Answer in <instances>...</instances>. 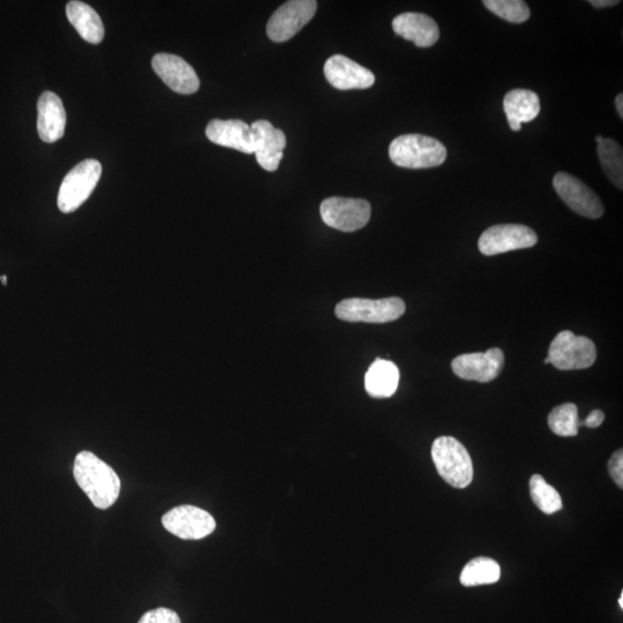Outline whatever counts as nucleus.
I'll return each instance as SVG.
<instances>
[{"mask_svg": "<svg viewBox=\"0 0 623 623\" xmlns=\"http://www.w3.org/2000/svg\"><path fill=\"white\" fill-rule=\"evenodd\" d=\"M73 475L93 505L108 509L119 497L120 479L116 471L95 454L81 452L75 457Z\"/></svg>", "mask_w": 623, "mask_h": 623, "instance_id": "1", "label": "nucleus"}, {"mask_svg": "<svg viewBox=\"0 0 623 623\" xmlns=\"http://www.w3.org/2000/svg\"><path fill=\"white\" fill-rule=\"evenodd\" d=\"M389 157L397 167L429 169L444 164L447 149L439 140L427 135L404 134L390 144Z\"/></svg>", "mask_w": 623, "mask_h": 623, "instance_id": "2", "label": "nucleus"}, {"mask_svg": "<svg viewBox=\"0 0 623 623\" xmlns=\"http://www.w3.org/2000/svg\"><path fill=\"white\" fill-rule=\"evenodd\" d=\"M432 460L440 477L455 489H465L474 480L471 456L453 437H440L433 442Z\"/></svg>", "mask_w": 623, "mask_h": 623, "instance_id": "3", "label": "nucleus"}, {"mask_svg": "<svg viewBox=\"0 0 623 623\" xmlns=\"http://www.w3.org/2000/svg\"><path fill=\"white\" fill-rule=\"evenodd\" d=\"M405 312V303L399 297L384 299L350 298L336 306V317L348 322L366 324H387L400 319Z\"/></svg>", "mask_w": 623, "mask_h": 623, "instance_id": "4", "label": "nucleus"}, {"mask_svg": "<svg viewBox=\"0 0 623 623\" xmlns=\"http://www.w3.org/2000/svg\"><path fill=\"white\" fill-rule=\"evenodd\" d=\"M102 175V165L96 160H86L75 165L66 175L58 193V208L64 214L79 209L93 193Z\"/></svg>", "mask_w": 623, "mask_h": 623, "instance_id": "5", "label": "nucleus"}, {"mask_svg": "<svg viewBox=\"0 0 623 623\" xmlns=\"http://www.w3.org/2000/svg\"><path fill=\"white\" fill-rule=\"evenodd\" d=\"M547 358L561 371L584 370L595 364L597 349L588 337L565 330L555 336Z\"/></svg>", "mask_w": 623, "mask_h": 623, "instance_id": "6", "label": "nucleus"}, {"mask_svg": "<svg viewBox=\"0 0 623 623\" xmlns=\"http://www.w3.org/2000/svg\"><path fill=\"white\" fill-rule=\"evenodd\" d=\"M320 214L328 227L354 232L370 222L372 208L370 202L363 199L333 197L322 202Z\"/></svg>", "mask_w": 623, "mask_h": 623, "instance_id": "7", "label": "nucleus"}, {"mask_svg": "<svg viewBox=\"0 0 623 623\" xmlns=\"http://www.w3.org/2000/svg\"><path fill=\"white\" fill-rule=\"evenodd\" d=\"M537 243L536 232L527 225L499 224L483 232L479 238L478 249L486 257H492V255L530 249Z\"/></svg>", "mask_w": 623, "mask_h": 623, "instance_id": "8", "label": "nucleus"}, {"mask_svg": "<svg viewBox=\"0 0 623 623\" xmlns=\"http://www.w3.org/2000/svg\"><path fill=\"white\" fill-rule=\"evenodd\" d=\"M318 3L315 0H291L277 10L267 25L270 40L282 43L292 39L313 19Z\"/></svg>", "mask_w": 623, "mask_h": 623, "instance_id": "9", "label": "nucleus"}, {"mask_svg": "<svg viewBox=\"0 0 623 623\" xmlns=\"http://www.w3.org/2000/svg\"><path fill=\"white\" fill-rule=\"evenodd\" d=\"M162 524L171 535L184 540H199L212 535L216 529L214 517L194 506H179L162 517Z\"/></svg>", "mask_w": 623, "mask_h": 623, "instance_id": "10", "label": "nucleus"}, {"mask_svg": "<svg viewBox=\"0 0 623 623\" xmlns=\"http://www.w3.org/2000/svg\"><path fill=\"white\" fill-rule=\"evenodd\" d=\"M553 186L561 200L575 213L594 220L604 215L602 200L582 180L567 172H558L553 178Z\"/></svg>", "mask_w": 623, "mask_h": 623, "instance_id": "11", "label": "nucleus"}, {"mask_svg": "<svg viewBox=\"0 0 623 623\" xmlns=\"http://www.w3.org/2000/svg\"><path fill=\"white\" fill-rule=\"evenodd\" d=\"M505 355L499 348L456 357L452 369L457 377L486 384L497 379L504 369Z\"/></svg>", "mask_w": 623, "mask_h": 623, "instance_id": "12", "label": "nucleus"}, {"mask_svg": "<svg viewBox=\"0 0 623 623\" xmlns=\"http://www.w3.org/2000/svg\"><path fill=\"white\" fill-rule=\"evenodd\" d=\"M155 73L164 84L183 95L197 93L200 87L198 74L183 58L171 54H157L152 60Z\"/></svg>", "mask_w": 623, "mask_h": 623, "instance_id": "13", "label": "nucleus"}, {"mask_svg": "<svg viewBox=\"0 0 623 623\" xmlns=\"http://www.w3.org/2000/svg\"><path fill=\"white\" fill-rule=\"evenodd\" d=\"M255 157L262 169L276 171L283 159V150L287 147V138L283 131L275 129L268 120H257L251 125Z\"/></svg>", "mask_w": 623, "mask_h": 623, "instance_id": "14", "label": "nucleus"}, {"mask_svg": "<svg viewBox=\"0 0 623 623\" xmlns=\"http://www.w3.org/2000/svg\"><path fill=\"white\" fill-rule=\"evenodd\" d=\"M330 85L340 90L367 89L374 85V74L348 57H330L324 67Z\"/></svg>", "mask_w": 623, "mask_h": 623, "instance_id": "15", "label": "nucleus"}, {"mask_svg": "<svg viewBox=\"0 0 623 623\" xmlns=\"http://www.w3.org/2000/svg\"><path fill=\"white\" fill-rule=\"evenodd\" d=\"M207 138L215 145L232 148L244 154H254L251 126L243 120L214 119L207 125Z\"/></svg>", "mask_w": 623, "mask_h": 623, "instance_id": "16", "label": "nucleus"}, {"mask_svg": "<svg viewBox=\"0 0 623 623\" xmlns=\"http://www.w3.org/2000/svg\"><path fill=\"white\" fill-rule=\"evenodd\" d=\"M66 127V111L63 101L52 92H44L37 102V132L47 144L64 137Z\"/></svg>", "mask_w": 623, "mask_h": 623, "instance_id": "17", "label": "nucleus"}, {"mask_svg": "<svg viewBox=\"0 0 623 623\" xmlns=\"http://www.w3.org/2000/svg\"><path fill=\"white\" fill-rule=\"evenodd\" d=\"M393 29L403 39L414 42L419 48H430L440 39V29L429 15L402 13L393 20Z\"/></svg>", "mask_w": 623, "mask_h": 623, "instance_id": "18", "label": "nucleus"}, {"mask_svg": "<svg viewBox=\"0 0 623 623\" xmlns=\"http://www.w3.org/2000/svg\"><path fill=\"white\" fill-rule=\"evenodd\" d=\"M504 110L513 131H520L523 123L532 122L540 112L539 97L528 89H514L506 95Z\"/></svg>", "mask_w": 623, "mask_h": 623, "instance_id": "19", "label": "nucleus"}, {"mask_svg": "<svg viewBox=\"0 0 623 623\" xmlns=\"http://www.w3.org/2000/svg\"><path fill=\"white\" fill-rule=\"evenodd\" d=\"M400 370L393 362L377 359L365 375V389L374 399H387L399 388Z\"/></svg>", "mask_w": 623, "mask_h": 623, "instance_id": "20", "label": "nucleus"}, {"mask_svg": "<svg viewBox=\"0 0 623 623\" xmlns=\"http://www.w3.org/2000/svg\"><path fill=\"white\" fill-rule=\"evenodd\" d=\"M66 15L82 39L92 44H100L103 41L105 33L103 22L92 6L73 0L66 6Z\"/></svg>", "mask_w": 623, "mask_h": 623, "instance_id": "21", "label": "nucleus"}, {"mask_svg": "<svg viewBox=\"0 0 623 623\" xmlns=\"http://www.w3.org/2000/svg\"><path fill=\"white\" fill-rule=\"evenodd\" d=\"M501 568L497 561L480 557L468 562L460 577L464 587H479V585L494 584L500 580Z\"/></svg>", "mask_w": 623, "mask_h": 623, "instance_id": "22", "label": "nucleus"}, {"mask_svg": "<svg viewBox=\"0 0 623 623\" xmlns=\"http://www.w3.org/2000/svg\"><path fill=\"white\" fill-rule=\"evenodd\" d=\"M600 164L607 178L618 187L623 189V150L617 141L604 138L597 148Z\"/></svg>", "mask_w": 623, "mask_h": 623, "instance_id": "23", "label": "nucleus"}, {"mask_svg": "<svg viewBox=\"0 0 623 623\" xmlns=\"http://www.w3.org/2000/svg\"><path fill=\"white\" fill-rule=\"evenodd\" d=\"M549 426L559 437H576L581 427L579 409L573 403H565L554 408L549 415Z\"/></svg>", "mask_w": 623, "mask_h": 623, "instance_id": "24", "label": "nucleus"}, {"mask_svg": "<svg viewBox=\"0 0 623 623\" xmlns=\"http://www.w3.org/2000/svg\"><path fill=\"white\" fill-rule=\"evenodd\" d=\"M530 494L535 505L546 515L555 514L562 509L559 492L540 475L531 477Z\"/></svg>", "mask_w": 623, "mask_h": 623, "instance_id": "25", "label": "nucleus"}, {"mask_svg": "<svg viewBox=\"0 0 623 623\" xmlns=\"http://www.w3.org/2000/svg\"><path fill=\"white\" fill-rule=\"evenodd\" d=\"M483 4L499 18L512 24H523L530 18L529 6L522 0H484Z\"/></svg>", "mask_w": 623, "mask_h": 623, "instance_id": "26", "label": "nucleus"}, {"mask_svg": "<svg viewBox=\"0 0 623 623\" xmlns=\"http://www.w3.org/2000/svg\"><path fill=\"white\" fill-rule=\"evenodd\" d=\"M138 623H182L179 615L170 609L160 607V609L152 610L144 615Z\"/></svg>", "mask_w": 623, "mask_h": 623, "instance_id": "27", "label": "nucleus"}, {"mask_svg": "<svg viewBox=\"0 0 623 623\" xmlns=\"http://www.w3.org/2000/svg\"><path fill=\"white\" fill-rule=\"evenodd\" d=\"M610 475L614 482L622 489L623 487V452L622 449L617 450L609 461Z\"/></svg>", "mask_w": 623, "mask_h": 623, "instance_id": "28", "label": "nucleus"}, {"mask_svg": "<svg viewBox=\"0 0 623 623\" xmlns=\"http://www.w3.org/2000/svg\"><path fill=\"white\" fill-rule=\"evenodd\" d=\"M604 419L605 415L603 411L594 410L587 418L581 420V426L589 427V429H597V427L603 424Z\"/></svg>", "mask_w": 623, "mask_h": 623, "instance_id": "29", "label": "nucleus"}, {"mask_svg": "<svg viewBox=\"0 0 623 623\" xmlns=\"http://www.w3.org/2000/svg\"><path fill=\"white\" fill-rule=\"evenodd\" d=\"M589 3L596 9H606V7L618 5L620 2L619 0H590Z\"/></svg>", "mask_w": 623, "mask_h": 623, "instance_id": "30", "label": "nucleus"}, {"mask_svg": "<svg viewBox=\"0 0 623 623\" xmlns=\"http://www.w3.org/2000/svg\"><path fill=\"white\" fill-rule=\"evenodd\" d=\"M615 107H617V111L620 116V119H623V95L622 94L618 95L617 99H615Z\"/></svg>", "mask_w": 623, "mask_h": 623, "instance_id": "31", "label": "nucleus"}, {"mask_svg": "<svg viewBox=\"0 0 623 623\" xmlns=\"http://www.w3.org/2000/svg\"><path fill=\"white\" fill-rule=\"evenodd\" d=\"M619 605H620L621 609H623V592H621V596H620V599H619Z\"/></svg>", "mask_w": 623, "mask_h": 623, "instance_id": "32", "label": "nucleus"}, {"mask_svg": "<svg viewBox=\"0 0 623 623\" xmlns=\"http://www.w3.org/2000/svg\"><path fill=\"white\" fill-rule=\"evenodd\" d=\"M603 139L604 138L602 137V135H598V137L596 138L597 144H600V142H602Z\"/></svg>", "mask_w": 623, "mask_h": 623, "instance_id": "33", "label": "nucleus"}, {"mask_svg": "<svg viewBox=\"0 0 623 623\" xmlns=\"http://www.w3.org/2000/svg\"><path fill=\"white\" fill-rule=\"evenodd\" d=\"M0 280H2L3 284L6 285L7 283V277L6 276H2L0 277Z\"/></svg>", "mask_w": 623, "mask_h": 623, "instance_id": "34", "label": "nucleus"}]
</instances>
